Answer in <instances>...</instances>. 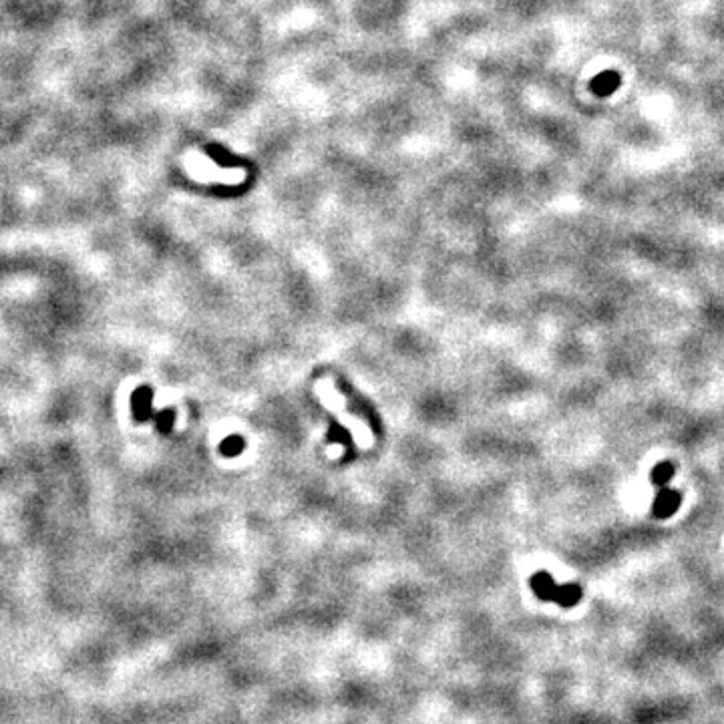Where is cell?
Here are the masks:
<instances>
[{"label":"cell","mask_w":724,"mask_h":724,"mask_svg":"<svg viewBox=\"0 0 724 724\" xmlns=\"http://www.w3.org/2000/svg\"><path fill=\"white\" fill-rule=\"evenodd\" d=\"M674 473H676V467L672 465L670 461H662V463H658V465L652 469L650 479H652V483H654L656 487H666L668 481L674 477Z\"/></svg>","instance_id":"cell-2"},{"label":"cell","mask_w":724,"mask_h":724,"mask_svg":"<svg viewBox=\"0 0 724 724\" xmlns=\"http://www.w3.org/2000/svg\"><path fill=\"white\" fill-rule=\"evenodd\" d=\"M680 503H682V495L678 491H674L670 487H660L652 503V515L656 519H668L680 509Z\"/></svg>","instance_id":"cell-1"}]
</instances>
